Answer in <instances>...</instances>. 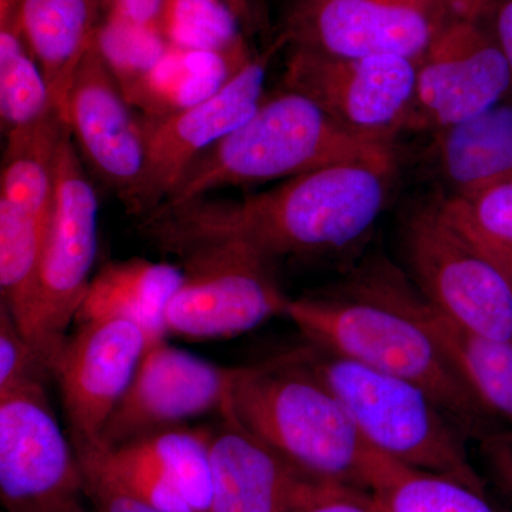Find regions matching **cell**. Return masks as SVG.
<instances>
[{"label":"cell","mask_w":512,"mask_h":512,"mask_svg":"<svg viewBox=\"0 0 512 512\" xmlns=\"http://www.w3.org/2000/svg\"><path fill=\"white\" fill-rule=\"evenodd\" d=\"M396 157L346 161L289 178L241 200L197 198L141 220L144 237L178 256L238 242L275 261L342 254L360 244L386 208Z\"/></svg>","instance_id":"cell-1"},{"label":"cell","mask_w":512,"mask_h":512,"mask_svg":"<svg viewBox=\"0 0 512 512\" xmlns=\"http://www.w3.org/2000/svg\"><path fill=\"white\" fill-rule=\"evenodd\" d=\"M426 298L377 264L322 295L291 299L285 316L320 349L419 384L468 439L503 426L484 409L426 319Z\"/></svg>","instance_id":"cell-2"},{"label":"cell","mask_w":512,"mask_h":512,"mask_svg":"<svg viewBox=\"0 0 512 512\" xmlns=\"http://www.w3.org/2000/svg\"><path fill=\"white\" fill-rule=\"evenodd\" d=\"M232 413L313 480L367 494L382 453L369 446L303 348L248 367Z\"/></svg>","instance_id":"cell-3"},{"label":"cell","mask_w":512,"mask_h":512,"mask_svg":"<svg viewBox=\"0 0 512 512\" xmlns=\"http://www.w3.org/2000/svg\"><path fill=\"white\" fill-rule=\"evenodd\" d=\"M393 156V146L353 137L315 101L284 89L265 97L244 124L202 153L161 207H178L218 188L289 180L333 164Z\"/></svg>","instance_id":"cell-4"},{"label":"cell","mask_w":512,"mask_h":512,"mask_svg":"<svg viewBox=\"0 0 512 512\" xmlns=\"http://www.w3.org/2000/svg\"><path fill=\"white\" fill-rule=\"evenodd\" d=\"M308 363L345 406L370 447L404 466L456 478L484 493L468 437L419 384L306 346Z\"/></svg>","instance_id":"cell-5"},{"label":"cell","mask_w":512,"mask_h":512,"mask_svg":"<svg viewBox=\"0 0 512 512\" xmlns=\"http://www.w3.org/2000/svg\"><path fill=\"white\" fill-rule=\"evenodd\" d=\"M99 248V200L70 130L60 147L55 198L42 265L32 345L47 375L67 339L90 282Z\"/></svg>","instance_id":"cell-6"},{"label":"cell","mask_w":512,"mask_h":512,"mask_svg":"<svg viewBox=\"0 0 512 512\" xmlns=\"http://www.w3.org/2000/svg\"><path fill=\"white\" fill-rule=\"evenodd\" d=\"M414 284L431 306L470 332L512 343V288L503 271L453 224L439 201L404 232Z\"/></svg>","instance_id":"cell-7"},{"label":"cell","mask_w":512,"mask_h":512,"mask_svg":"<svg viewBox=\"0 0 512 512\" xmlns=\"http://www.w3.org/2000/svg\"><path fill=\"white\" fill-rule=\"evenodd\" d=\"M183 281L167 311L168 335L192 340L228 339L284 315L274 261L238 242L202 245L178 255Z\"/></svg>","instance_id":"cell-8"},{"label":"cell","mask_w":512,"mask_h":512,"mask_svg":"<svg viewBox=\"0 0 512 512\" xmlns=\"http://www.w3.org/2000/svg\"><path fill=\"white\" fill-rule=\"evenodd\" d=\"M82 464L43 380L0 392V503L5 512H89Z\"/></svg>","instance_id":"cell-9"},{"label":"cell","mask_w":512,"mask_h":512,"mask_svg":"<svg viewBox=\"0 0 512 512\" xmlns=\"http://www.w3.org/2000/svg\"><path fill=\"white\" fill-rule=\"evenodd\" d=\"M417 67L402 56L330 57L293 49L284 89L303 94L353 137L392 146L416 126Z\"/></svg>","instance_id":"cell-10"},{"label":"cell","mask_w":512,"mask_h":512,"mask_svg":"<svg viewBox=\"0 0 512 512\" xmlns=\"http://www.w3.org/2000/svg\"><path fill=\"white\" fill-rule=\"evenodd\" d=\"M288 43L282 33L268 49L256 53L247 66L210 99L164 117L138 114L146 165L127 211L147 218L168 200L191 164L202 153L244 124L265 99L266 76L276 53Z\"/></svg>","instance_id":"cell-11"},{"label":"cell","mask_w":512,"mask_h":512,"mask_svg":"<svg viewBox=\"0 0 512 512\" xmlns=\"http://www.w3.org/2000/svg\"><path fill=\"white\" fill-rule=\"evenodd\" d=\"M453 19L447 0H298L284 35L318 55L419 62Z\"/></svg>","instance_id":"cell-12"},{"label":"cell","mask_w":512,"mask_h":512,"mask_svg":"<svg viewBox=\"0 0 512 512\" xmlns=\"http://www.w3.org/2000/svg\"><path fill=\"white\" fill-rule=\"evenodd\" d=\"M249 366H220L168 345L154 343L111 414L100 446L128 441L212 412H224Z\"/></svg>","instance_id":"cell-13"},{"label":"cell","mask_w":512,"mask_h":512,"mask_svg":"<svg viewBox=\"0 0 512 512\" xmlns=\"http://www.w3.org/2000/svg\"><path fill=\"white\" fill-rule=\"evenodd\" d=\"M150 339L136 323H80L53 366L74 447L100 446L101 434L133 382Z\"/></svg>","instance_id":"cell-14"},{"label":"cell","mask_w":512,"mask_h":512,"mask_svg":"<svg viewBox=\"0 0 512 512\" xmlns=\"http://www.w3.org/2000/svg\"><path fill=\"white\" fill-rule=\"evenodd\" d=\"M511 94L510 64L483 20L453 19L419 60L416 126H456Z\"/></svg>","instance_id":"cell-15"},{"label":"cell","mask_w":512,"mask_h":512,"mask_svg":"<svg viewBox=\"0 0 512 512\" xmlns=\"http://www.w3.org/2000/svg\"><path fill=\"white\" fill-rule=\"evenodd\" d=\"M67 126L80 157L117 192L126 207L143 177L146 146L138 113L121 92L96 45L74 76Z\"/></svg>","instance_id":"cell-16"},{"label":"cell","mask_w":512,"mask_h":512,"mask_svg":"<svg viewBox=\"0 0 512 512\" xmlns=\"http://www.w3.org/2000/svg\"><path fill=\"white\" fill-rule=\"evenodd\" d=\"M212 430L207 512H299L335 484L306 476L227 407Z\"/></svg>","instance_id":"cell-17"},{"label":"cell","mask_w":512,"mask_h":512,"mask_svg":"<svg viewBox=\"0 0 512 512\" xmlns=\"http://www.w3.org/2000/svg\"><path fill=\"white\" fill-rule=\"evenodd\" d=\"M101 12L97 0H22L20 25L30 53L67 123L74 76L94 45Z\"/></svg>","instance_id":"cell-18"},{"label":"cell","mask_w":512,"mask_h":512,"mask_svg":"<svg viewBox=\"0 0 512 512\" xmlns=\"http://www.w3.org/2000/svg\"><path fill=\"white\" fill-rule=\"evenodd\" d=\"M183 281L180 265L130 258L111 261L93 275L74 322L124 319L136 323L150 345L167 338L165 311Z\"/></svg>","instance_id":"cell-19"},{"label":"cell","mask_w":512,"mask_h":512,"mask_svg":"<svg viewBox=\"0 0 512 512\" xmlns=\"http://www.w3.org/2000/svg\"><path fill=\"white\" fill-rule=\"evenodd\" d=\"M431 158L448 188L458 197L512 178V100L497 104L456 126L437 130Z\"/></svg>","instance_id":"cell-20"},{"label":"cell","mask_w":512,"mask_h":512,"mask_svg":"<svg viewBox=\"0 0 512 512\" xmlns=\"http://www.w3.org/2000/svg\"><path fill=\"white\" fill-rule=\"evenodd\" d=\"M252 57L249 47L221 53L171 46L157 66L124 96L141 116H170L220 92Z\"/></svg>","instance_id":"cell-21"},{"label":"cell","mask_w":512,"mask_h":512,"mask_svg":"<svg viewBox=\"0 0 512 512\" xmlns=\"http://www.w3.org/2000/svg\"><path fill=\"white\" fill-rule=\"evenodd\" d=\"M69 126L56 110L6 131L0 168V198L49 217L55 198L60 147Z\"/></svg>","instance_id":"cell-22"},{"label":"cell","mask_w":512,"mask_h":512,"mask_svg":"<svg viewBox=\"0 0 512 512\" xmlns=\"http://www.w3.org/2000/svg\"><path fill=\"white\" fill-rule=\"evenodd\" d=\"M426 319L478 402L512 429V343L470 332L429 302Z\"/></svg>","instance_id":"cell-23"},{"label":"cell","mask_w":512,"mask_h":512,"mask_svg":"<svg viewBox=\"0 0 512 512\" xmlns=\"http://www.w3.org/2000/svg\"><path fill=\"white\" fill-rule=\"evenodd\" d=\"M50 215L32 214L0 198L2 305L12 313L30 345L35 333L40 265L49 234Z\"/></svg>","instance_id":"cell-24"},{"label":"cell","mask_w":512,"mask_h":512,"mask_svg":"<svg viewBox=\"0 0 512 512\" xmlns=\"http://www.w3.org/2000/svg\"><path fill=\"white\" fill-rule=\"evenodd\" d=\"M211 437V429L177 424L151 431L116 450L157 470L194 512H207L212 494Z\"/></svg>","instance_id":"cell-25"},{"label":"cell","mask_w":512,"mask_h":512,"mask_svg":"<svg viewBox=\"0 0 512 512\" xmlns=\"http://www.w3.org/2000/svg\"><path fill=\"white\" fill-rule=\"evenodd\" d=\"M379 512H495L485 494L456 478L380 457L369 490Z\"/></svg>","instance_id":"cell-26"},{"label":"cell","mask_w":512,"mask_h":512,"mask_svg":"<svg viewBox=\"0 0 512 512\" xmlns=\"http://www.w3.org/2000/svg\"><path fill=\"white\" fill-rule=\"evenodd\" d=\"M56 110L20 25V0H0V121L2 131Z\"/></svg>","instance_id":"cell-27"},{"label":"cell","mask_w":512,"mask_h":512,"mask_svg":"<svg viewBox=\"0 0 512 512\" xmlns=\"http://www.w3.org/2000/svg\"><path fill=\"white\" fill-rule=\"evenodd\" d=\"M160 29L171 46L207 52L248 47L225 0H165Z\"/></svg>","instance_id":"cell-28"},{"label":"cell","mask_w":512,"mask_h":512,"mask_svg":"<svg viewBox=\"0 0 512 512\" xmlns=\"http://www.w3.org/2000/svg\"><path fill=\"white\" fill-rule=\"evenodd\" d=\"M94 45L124 94L141 82L171 47L160 28L111 18H101Z\"/></svg>","instance_id":"cell-29"},{"label":"cell","mask_w":512,"mask_h":512,"mask_svg":"<svg viewBox=\"0 0 512 512\" xmlns=\"http://www.w3.org/2000/svg\"><path fill=\"white\" fill-rule=\"evenodd\" d=\"M437 201L448 220L474 244L512 254V178Z\"/></svg>","instance_id":"cell-30"},{"label":"cell","mask_w":512,"mask_h":512,"mask_svg":"<svg viewBox=\"0 0 512 512\" xmlns=\"http://www.w3.org/2000/svg\"><path fill=\"white\" fill-rule=\"evenodd\" d=\"M74 448L82 464L84 493L94 512H161L121 480L101 446Z\"/></svg>","instance_id":"cell-31"},{"label":"cell","mask_w":512,"mask_h":512,"mask_svg":"<svg viewBox=\"0 0 512 512\" xmlns=\"http://www.w3.org/2000/svg\"><path fill=\"white\" fill-rule=\"evenodd\" d=\"M47 376L12 313L0 303V392L23 380Z\"/></svg>","instance_id":"cell-32"},{"label":"cell","mask_w":512,"mask_h":512,"mask_svg":"<svg viewBox=\"0 0 512 512\" xmlns=\"http://www.w3.org/2000/svg\"><path fill=\"white\" fill-rule=\"evenodd\" d=\"M476 441L488 476L512 508V429L494 427Z\"/></svg>","instance_id":"cell-33"},{"label":"cell","mask_w":512,"mask_h":512,"mask_svg":"<svg viewBox=\"0 0 512 512\" xmlns=\"http://www.w3.org/2000/svg\"><path fill=\"white\" fill-rule=\"evenodd\" d=\"M165 0H97L101 18L160 28Z\"/></svg>","instance_id":"cell-34"},{"label":"cell","mask_w":512,"mask_h":512,"mask_svg":"<svg viewBox=\"0 0 512 512\" xmlns=\"http://www.w3.org/2000/svg\"><path fill=\"white\" fill-rule=\"evenodd\" d=\"M299 512H379L369 494L332 485Z\"/></svg>","instance_id":"cell-35"},{"label":"cell","mask_w":512,"mask_h":512,"mask_svg":"<svg viewBox=\"0 0 512 512\" xmlns=\"http://www.w3.org/2000/svg\"><path fill=\"white\" fill-rule=\"evenodd\" d=\"M483 22L500 46L512 72V0H487Z\"/></svg>","instance_id":"cell-36"},{"label":"cell","mask_w":512,"mask_h":512,"mask_svg":"<svg viewBox=\"0 0 512 512\" xmlns=\"http://www.w3.org/2000/svg\"><path fill=\"white\" fill-rule=\"evenodd\" d=\"M458 19L483 20L487 0H447Z\"/></svg>","instance_id":"cell-37"},{"label":"cell","mask_w":512,"mask_h":512,"mask_svg":"<svg viewBox=\"0 0 512 512\" xmlns=\"http://www.w3.org/2000/svg\"><path fill=\"white\" fill-rule=\"evenodd\" d=\"M474 245H476V247L480 249V251L483 252V254L487 256L488 259H491V261H493L494 264L497 265L498 268L501 269V271H503L505 278L508 279V282H510L512 288V254H508V252L498 251V249L481 247V245L477 244Z\"/></svg>","instance_id":"cell-38"},{"label":"cell","mask_w":512,"mask_h":512,"mask_svg":"<svg viewBox=\"0 0 512 512\" xmlns=\"http://www.w3.org/2000/svg\"><path fill=\"white\" fill-rule=\"evenodd\" d=\"M232 12L237 15L239 22L245 28H251L255 22L254 0H225Z\"/></svg>","instance_id":"cell-39"}]
</instances>
